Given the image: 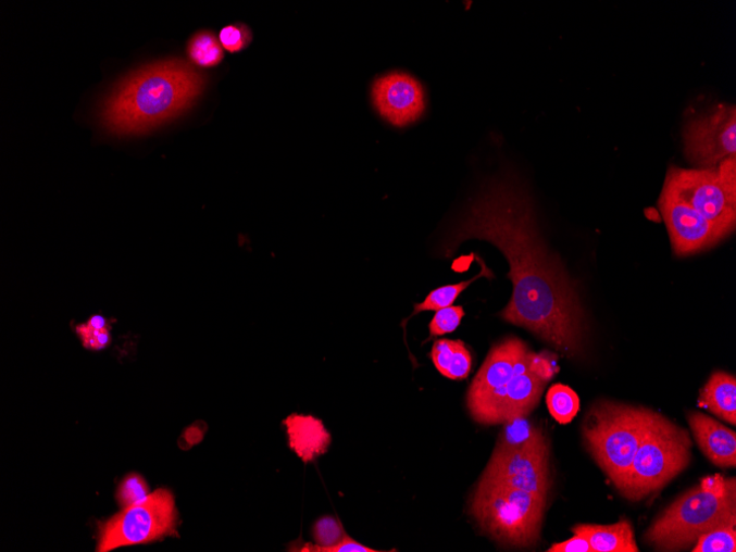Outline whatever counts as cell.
Here are the masks:
<instances>
[{"instance_id":"cell-1","label":"cell","mask_w":736,"mask_h":552,"mask_svg":"<svg viewBox=\"0 0 736 552\" xmlns=\"http://www.w3.org/2000/svg\"><path fill=\"white\" fill-rule=\"evenodd\" d=\"M497 247L510 264L513 294L501 317L569 357L585 341V312L574 284L548 250L527 191L511 175L486 181L445 241L447 256L467 240Z\"/></svg>"},{"instance_id":"cell-2","label":"cell","mask_w":736,"mask_h":552,"mask_svg":"<svg viewBox=\"0 0 736 552\" xmlns=\"http://www.w3.org/2000/svg\"><path fill=\"white\" fill-rule=\"evenodd\" d=\"M204 87L203 74L186 61L149 64L112 91L102 104L100 120L117 136L147 134L188 111Z\"/></svg>"},{"instance_id":"cell-3","label":"cell","mask_w":736,"mask_h":552,"mask_svg":"<svg viewBox=\"0 0 736 552\" xmlns=\"http://www.w3.org/2000/svg\"><path fill=\"white\" fill-rule=\"evenodd\" d=\"M736 524V484L720 475L677 499L653 522L645 535L659 551H678L697 542L713 529Z\"/></svg>"},{"instance_id":"cell-4","label":"cell","mask_w":736,"mask_h":552,"mask_svg":"<svg viewBox=\"0 0 736 552\" xmlns=\"http://www.w3.org/2000/svg\"><path fill=\"white\" fill-rule=\"evenodd\" d=\"M657 416L646 409L612 402L597 403L587 415L584 424L587 448L618 490Z\"/></svg>"},{"instance_id":"cell-5","label":"cell","mask_w":736,"mask_h":552,"mask_svg":"<svg viewBox=\"0 0 736 552\" xmlns=\"http://www.w3.org/2000/svg\"><path fill=\"white\" fill-rule=\"evenodd\" d=\"M693 442L688 431L658 414L637 452L622 488V495L640 501L661 491L691 461Z\"/></svg>"},{"instance_id":"cell-6","label":"cell","mask_w":736,"mask_h":552,"mask_svg":"<svg viewBox=\"0 0 736 552\" xmlns=\"http://www.w3.org/2000/svg\"><path fill=\"white\" fill-rule=\"evenodd\" d=\"M547 499L503 485L479 482L470 513L503 544L527 548L539 540Z\"/></svg>"},{"instance_id":"cell-7","label":"cell","mask_w":736,"mask_h":552,"mask_svg":"<svg viewBox=\"0 0 736 552\" xmlns=\"http://www.w3.org/2000/svg\"><path fill=\"white\" fill-rule=\"evenodd\" d=\"M177 523L174 494L167 489H159L105 522L100 529L97 550L108 552L176 536Z\"/></svg>"},{"instance_id":"cell-8","label":"cell","mask_w":736,"mask_h":552,"mask_svg":"<svg viewBox=\"0 0 736 552\" xmlns=\"http://www.w3.org/2000/svg\"><path fill=\"white\" fill-rule=\"evenodd\" d=\"M528 347L508 338L490 350L473 379L466 398L469 412L482 425H499L509 385L527 360Z\"/></svg>"},{"instance_id":"cell-9","label":"cell","mask_w":736,"mask_h":552,"mask_svg":"<svg viewBox=\"0 0 736 552\" xmlns=\"http://www.w3.org/2000/svg\"><path fill=\"white\" fill-rule=\"evenodd\" d=\"M664 188L699 212L725 238L734 231L736 201L724 190L716 170L672 167L668 173Z\"/></svg>"},{"instance_id":"cell-10","label":"cell","mask_w":736,"mask_h":552,"mask_svg":"<svg viewBox=\"0 0 736 552\" xmlns=\"http://www.w3.org/2000/svg\"><path fill=\"white\" fill-rule=\"evenodd\" d=\"M685 153L699 170H715L726 158L736 153V110L734 105H718L693 117L684 128Z\"/></svg>"},{"instance_id":"cell-11","label":"cell","mask_w":736,"mask_h":552,"mask_svg":"<svg viewBox=\"0 0 736 552\" xmlns=\"http://www.w3.org/2000/svg\"><path fill=\"white\" fill-rule=\"evenodd\" d=\"M479 482L503 485L544 499L551 488L546 437L511 451H495Z\"/></svg>"},{"instance_id":"cell-12","label":"cell","mask_w":736,"mask_h":552,"mask_svg":"<svg viewBox=\"0 0 736 552\" xmlns=\"http://www.w3.org/2000/svg\"><path fill=\"white\" fill-rule=\"evenodd\" d=\"M660 209L678 256L709 250L725 238L712 223L666 188L660 199Z\"/></svg>"},{"instance_id":"cell-13","label":"cell","mask_w":736,"mask_h":552,"mask_svg":"<svg viewBox=\"0 0 736 552\" xmlns=\"http://www.w3.org/2000/svg\"><path fill=\"white\" fill-rule=\"evenodd\" d=\"M372 97L381 116L396 127L417 122L426 111L424 87L406 73H390L377 78Z\"/></svg>"},{"instance_id":"cell-14","label":"cell","mask_w":736,"mask_h":552,"mask_svg":"<svg viewBox=\"0 0 736 552\" xmlns=\"http://www.w3.org/2000/svg\"><path fill=\"white\" fill-rule=\"evenodd\" d=\"M688 423L704 455L716 466L736 465V436L733 430L701 413H689Z\"/></svg>"},{"instance_id":"cell-15","label":"cell","mask_w":736,"mask_h":552,"mask_svg":"<svg viewBox=\"0 0 736 552\" xmlns=\"http://www.w3.org/2000/svg\"><path fill=\"white\" fill-rule=\"evenodd\" d=\"M529 356L531 352L509 385L500 424L527 417L539 404L547 382L531 371Z\"/></svg>"},{"instance_id":"cell-16","label":"cell","mask_w":736,"mask_h":552,"mask_svg":"<svg viewBox=\"0 0 736 552\" xmlns=\"http://www.w3.org/2000/svg\"><path fill=\"white\" fill-rule=\"evenodd\" d=\"M283 424L287 428L290 449L305 464L328 451L333 439L321 421L312 416L292 414Z\"/></svg>"},{"instance_id":"cell-17","label":"cell","mask_w":736,"mask_h":552,"mask_svg":"<svg viewBox=\"0 0 736 552\" xmlns=\"http://www.w3.org/2000/svg\"><path fill=\"white\" fill-rule=\"evenodd\" d=\"M716 417L735 426L736 424V379L735 376L715 372L703 387L698 403Z\"/></svg>"},{"instance_id":"cell-18","label":"cell","mask_w":736,"mask_h":552,"mask_svg":"<svg viewBox=\"0 0 736 552\" xmlns=\"http://www.w3.org/2000/svg\"><path fill=\"white\" fill-rule=\"evenodd\" d=\"M572 531L586 537L594 552H637L634 529L631 523L622 519L613 525L582 524Z\"/></svg>"},{"instance_id":"cell-19","label":"cell","mask_w":736,"mask_h":552,"mask_svg":"<svg viewBox=\"0 0 736 552\" xmlns=\"http://www.w3.org/2000/svg\"><path fill=\"white\" fill-rule=\"evenodd\" d=\"M432 359L439 373L452 380L465 379L472 369V355L460 340H437Z\"/></svg>"},{"instance_id":"cell-20","label":"cell","mask_w":736,"mask_h":552,"mask_svg":"<svg viewBox=\"0 0 736 552\" xmlns=\"http://www.w3.org/2000/svg\"><path fill=\"white\" fill-rule=\"evenodd\" d=\"M546 403L550 415L561 425L574 421L581 410L577 392L562 384H554L547 392Z\"/></svg>"},{"instance_id":"cell-21","label":"cell","mask_w":736,"mask_h":552,"mask_svg":"<svg viewBox=\"0 0 736 552\" xmlns=\"http://www.w3.org/2000/svg\"><path fill=\"white\" fill-rule=\"evenodd\" d=\"M544 437L542 430L533 425L527 417L515 418L506 423L495 451L503 452L521 449Z\"/></svg>"},{"instance_id":"cell-22","label":"cell","mask_w":736,"mask_h":552,"mask_svg":"<svg viewBox=\"0 0 736 552\" xmlns=\"http://www.w3.org/2000/svg\"><path fill=\"white\" fill-rule=\"evenodd\" d=\"M188 55L192 63L198 66L213 67L222 62L224 51L220 39L212 32L204 30L190 39Z\"/></svg>"},{"instance_id":"cell-23","label":"cell","mask_w":736,"mask_h":552,"mask_svg":"<svg viewBox=\"0 0 736 552\" xmlns=\"http://www.w3.org/2000/svg\"><path fill=\"white\" fill-rule=\"evenodd\" d=\"M478 262L482 265L481 274L467 281H462L454 285H448L433 290L422 303H416L414 305V313L416 315L425 311H438L445 308H448L454 303L458 297L478 277L482 275L490 276V273L487 267L484 265L482 260L478 259ZM412 315V317H413Z\"/></svg>"},{"instance_id":"cell-24","label":"cell","mask_w":736,"mask_h":552,"mask_svg":"<svg viewBox=\"0 0 736 552\" xmlns=\"http://www.w3.org/2000/svg\"><path fill=\"white\" fill-rule=\"evenodd\" d=\"M76 334L86 349L100 351L111 344V331L102 315H93L86 324L76 327Z\"/></svg>"},{"instance_id":"cell-25","label":"cell","mask_w":736,"mask_h":552,"mask_svg":"<svg viewBox=\"0 0 736 552\" xmlns=\"http://www.w3.org/2000/svg\"><path fill=\"white\" fill-rule=\"evenodd\" d=\"M694 552H735L736 524L723 526L703 534L697 540Z\"/></svg>"},{"instance_id":"cell-26","label":"cell","mask_w":736,"mask_h":552,"mask_svg":"<svg viewBox=\"0 0 736 552\" xmlns=\"http://www.w3.org/2000/svg\"><path fill=\"white\" fill-rule=\"evenodd\" d=\"M464 314V309L461 305H450L436 311L435 317L429 325L431 338L441 337L456 331Z\"/></svg>"},{"instance_id":"cell-27","label":"cell","mask_w":736,"mask_h":552,"mask_svg":"<svg viewBox=\"0 0 736 552\" xmlns=\"http://www.w3.org/2000/svg\"><path fill=\"white\" fill-rule=\"evenodd\" d=\"M312 536L317 545L333 547L344 541L347 534L342 524L337 518L325 516L314 524Z\"/></svg>"},{"instance_id":"cell-28","label":"cell","mask_w":736,"mask_h":552,"mask_svg":"<svg viewBox=\"0 0 736 552\" xmlns=\"http://www.w3.org/2000/svg\"><path fill=\"white\" fill-rule=\"evenodd\" d=\"M149 491L145 479L133 473L122 481L117 491V501L121 506L126 509L146 500L150 495Z\"/></svg>"},{"instance_id":"cell-29","label":"cell","mask_w":736,"mask_h":552,"mask_svg":"<svg viewBox=\"0 0 736 552\" xmlns=\"http://www.w3.org/2000/svg\"><path fill=\"white\" fill-rule=\"evenodd\" d=\"M288 551H299V552H379L382 550L372 549L366 547L350 536H346L344 541L333 547H320L317 544L303 542L302 539L294 541L289 547Z\"/></svg>"},{"instance_id":"cell-30","label":"cell","mask_w":736,"mask_h":552,"mask_svg":"<svg viewBox=\"0 0 736 552\" xmlns=\"http://www.w3.org/2000/svg\"><path fill=\"white\" fill-rule=\"evenodd\" d=\"M252 40L251 29L242 24L226 26L220 33L222 47L230 53L247 49Z\"/></svg>"},{"instance_id":"cell-31","label":"cell","mask_w":736,"mask_h":552,"mask_svg":"<svg viewBox=\"0 0 736 552\" xmlns=\"http://www.w3.org/2000/svg\"><path fill=\"white\" fill-rule=\"evenodd\" d=\"M554 355L547 352L535 354L531 352L529 368L540 379L548 382L556 374L557 366L553 359Z\"/></svg>"},{"instance_id":"cell-32","label":"cell","mask_w":736,"mask_h":552,"mask_svg":"<svg viewBox=\"0 0 736 552\" xmlns=\"http://www.w3.org/2000/svg\"><path fill=\"white\" fill-rule=\"evenodd\" d=\"M716 173L726 193L736 201V156H728L722 161Z\"/></svg>"},{"instance_id":"cell-33","label":"cell","mask_w":736,"mask_h":552,"mask_svg":"<svg viewBox=\"0 0 736 552\" xmlns=\"http://www.w3.org/2000/svg\"><path fill=\"white\" fill-rule=\"evenodd\" d=\"M548 552H594L589 540L583 535L575 534L574 537L552 544Z\"/></svg>"}]
</instances>
